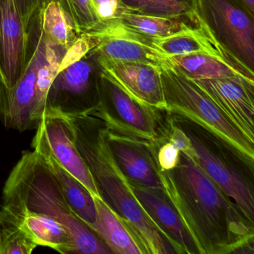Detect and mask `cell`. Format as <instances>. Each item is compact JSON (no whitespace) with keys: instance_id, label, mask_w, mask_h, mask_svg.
I'll return each mask as SVG.
<instances>
[{"instance_id":"9c48e42d","label":"cell","mask_w":254,"mask_h":254,"mask_svg":"<svg viewBox=\"0 0 254 254\" xmlns=\"http://www.w3.org/2000/svg\"><path fill=\"white\" fill-rule=\"evenodd\" d=\"M38 127L58 162L78 180L93 197H101L94 179L76 146L70 117L45 109Z\"/></svg>"},{"instance_id":"ba28073f","label":"cell","mask_w":254,"mask_h":254,"mask_svg":"<svg viewBox=\"0 0 254 254\" xmlns=\"http://www.w3.org/2000/svg\"><path fill=\"white\" fill-rule=\"evenodd\" d=\"M101 73L114 81L138 103L150 109L166 110L160 66L111 62L96 58Z\"/></svg>"},{"instance_id":"ac0fdd59","label":"cell","mask_w":254,"mask_h":254,"mask_svg":"<svg viewBox=\"0 0 254 254\" xmlns=\"http://www.w3.org/2000/svg\"><path fill=\"white\" fill-rule=\"evenodd\" d=\"M153 44L160 53L166 56L208 53L238 62L219 44L203 21L197 26H190L169 36L153 38Z\"/></svg>"},{"instance_id":"484cf974","label":"cell","mask_w":254,"mask_h":254,"mask_svg":"<svg viewBox=\"0 0 254 254\" xmlns=\"http://www.w3.org/2000/svg\"><path fill=\"white\" fill-rule=\"evenodd\" d=\"M78 36L90 34L102 26L91 0H57Z\"/></svg>"},{"instance_id":"d6986e66","label":"cell","mask_w":254,"mask_h":254,"mask_svg":"<svg viewBox=\"0 0 254 254\" xmlns=\"http://www.w3.org/2000/svg\"><path fill=\"white\" fill-rule=\"evenodd\" d=\"M102 90L111 100L113 107L123 123L122 127L136 137L147 141L154 140L155 127L152 117L146 108L138 103L114 81L101 73Z\"/></svg>"},{"instance_id":"2e32d148","label":"cell","mask_w":254,"mask_h":254,"mask_svg":"<svg viewBox=\"0 0 254 254\" xmlns=\"http://www.w3.org/2000/svg\"><path fill=\"white\" fill-rule=\"evenodd\" d=\"M167 62L191 80L240 78L254 80V72L241 64L216 55L194 53L166 56Z\"/></svg>"},{"instance_id":"30bf717a","label":"cell","mask_w":254,"mask_h":254,"mask_svg":"<svg viewBox=\"0 0 254 254\" xmlns=\"http://www.w3.org/2000/svg\"><path fill=\"white\" fill-rule=\"evenodd\" d=\"M254 144V80H193Z\"/></svg>"},{"instance_id":"8992f818","label":"cell","mask_w":254,"mask_h":254,"mask_svg":"<svg viewBox=\"0 0 254 254\" xmlns=\"http://www.w3.org/2000/svg\"><path fill=\"white\" fill-rule=\"evenodd\" d=\"M91 35L96 47L91 53L96 58L118 62H136L160 66L166 56L153 44V38L138 33L125 26L118 18L104 23Z\"/></svg>"},{"instance_id":"3957f363","label":"cell","mask_w":254,"mask_h":254,"mask_svg":"<svg viewBox=\"0 0 254 254\" xmlns=\"http://www.w3.org/2000/svg\"><path fill=\"white\" fill-rule=\"evenodd\" d=\"M2 207L50 215L69 232L74 254H111L106 244L70 209L56 177L40 153L25 151L2 190Z\"/></svg>"},{"instance_id":"4316f807","label":"cell","mask_w":254,"mask_h":254,"mask_svg":"<svg viewBox=\"0 0 254 254\" xmlns=\"http://www.w3.org/2000/svg\"><path fill=\"white\" fill-rule=\"evenodd\" d=\"M96 47V41L91 35H79L75 42L65 51L61 61L60 72L69 65L84 59Z\"/></svg>"},{"instance_id":"6da1fadb","label":"cell","mask_w":254,"mask_h":254,"mask_svg":"<svg viewBox=\"0 0 254 254\" xmlns=\"http://www.w3.org/2000/svg\"><path fill=\"white\" fill-rule=\"evenodd\" d=\"M157 174L162 188L198 254L238 252L254 242V223L190 156L180 153L172 170Z\"/></svg>"},{"instance_id":"1f68e13d","label":"cell","mask_w":254,"mask_h":254,"mask_svg":"<svg viewBox=\"0 0 254 254\" xmlns=\"http://www.w3.org/2000/svg\"><path fill=\"white\" fill-rule=\"evenodd\" d=\"M250 11L254 13V0H239Z\"/></svg>"},{"instance_id":"cb8c5ba5","label":"cell","mask_w":254,"mask_h":254,"mask_svg":"<svg viewBox=\"0 0 254 254\" xmlns=\"http://www.w3.org/2000/svg\"><path fill=\"white\" fill-rule=\"evenodd\" d=\"M62 57L59 49L46 43L45 59L38 70L35 83V103L32 114L35 129L44 115L49 92L60 72Z\"/></svg>"},{"instance_id":"277c9868","label":"cell","mask_w":254,"mask_h":254,"mask_svg":"<svg viewBox=\"0 0 254 254\" xmlns=\"http://www.w3.org/2000/svg\"><path fill=\"white\" fill-rule=\"evenodd\" d=\"M166 111L201 126L222 141L246 163H254V144L193 80L166 62L160 66Z\"/></svg>"},{"instance_id":"4fadbf2b","label":"cell","mask_w":254,"mask_h":254,"mask_svg":"<svg viewBox=\"0 0 254 254\" xmlns=\"http://www.w3.org/2000/svg\"><path fill=\"white\" fill-rule=\"evenodd\" d=\"M28 35L15 0H0V63L5 88H11L17 83L24 69Z\"/></svg>"},{"instance_id":"7c38bea8","label":"cell","mask_w":254,"mask_h":254,"mask_svg":"<svg viewBox=\"0 0 254 254\" xmlns=\"http://www.w3.org/2000/svg\"><path fill=\"white\" fill-rule=\"evenodd\" d=\"M131 185L138 201L175 254H198L194 241L163 189L148 188L133 183Z\"/></svg>"},{"instance_id":"8fae6325","label":"cell","mask_w":254,"mask_h":254,"mask_svg":"<svg viewBox=\"0 0 254 254\" xmlns=\"http://www.w3.org/2000/svg\"><path fill=\"white\" fill-rule=\"evenodd\" d=\"M186 132L191 141L194 152L193 159L237 205L246 218L254 223V192L248 183L233 166L211 149L199 136L193 132Z\"/></svg>"},{"instance_id":"603a6c76","label":"cell","mask_w":254,"mask_h":254,"mask_svg":"<svg viewBox=\"0 0 254 254\" xmlns=\"http://www.w3.org/2000/svg\"><path fill=\"white\" fill-rule=\"evenodd\" d=\"M118 19L129 29L153 38H164L190 26H197L182 19L145 15L123 8Z\"/></svg>"},{"instance_id":"5b68a950","label":"cell","mask_w":254,"mask_h":254,"mask_svg":"<svg viewBox=\"0 0 254 254\" xmlns=\"http://www.w3.org/2000/svg\"><path fill=\"white\" fill-rule=\"evenodd\" d=\"M196 8L219 44L239 63L254 71V13L239 0H197Z\"/></svg>"},{"instance_id":"e575fe53","label":"cell","mask_w":254,"mask_h":254,"mask_svg":"<svg viewBox=\"0 0 254 254\" xmlns=\"http://www.w3.org/2000/svg\"><path fill=\"white\" fill-rule=\"evenodd\" d=\"M193 2H194V5H195L196 7V5H197V0H193ZM196 9H197V8H196Z\"/></svg>"},{"instance_id":"d4e9b609","label":"cell","mask_w":254,"mask_h":254,"mask_svg":"<svg viewBox=\"0 0 254 254\" xmlns=\"http://www.w3.org/2000/svg\"><path fill=\"white\" fill-rule=\"evenodd\" d=\"M37 246L13 218L0 212V254H31Z\"/></svg>"},{"instance_id":"52a82bcc","label":"cell","mask_w":254,"mask_h":254,"mask_svg":"<svg viewBox=\"0 0 254 254\" xmlns=\"http://www.w3.org/2000/svg\"><path fill=\"white\" fill-rule=\"evenodd\" d=\"M45 55L46 43L40 29L35 50L18 81L11 88L4 87L2 90L0 99V121L6 128L19 132L35 129L32 120L35 83Z\"/></svg>"},{"instance_id":"44dd1931","label":"cell","mask_w":254,"mask_h":254,"mask_svg":"<svg viewBox=\"0 0 254 254\" xmlns=\"http://www.w3.org/2000/svg\"><path fill=\"white\" fill-rule=\"evenodd\" d=\"M37 19L44 41L49 45L65 52L78 38V34L57 0L49 2Z\"/></svg>"},{"instance_id":"d6a6232c","label":"cell","mask_w":254,"mask_h":254,"mask_svg":"<svg viewBox=\"0 0 254 254\" xmlns=\"http://www.w3.org/2000/svg\"><path fill=\"white\" fill-rule=\"evenodd\" d=\"M0 79H1V81H2L4 87H6V84H5V76H4L3 72H2V66H1V63H0Z\"/></svg>"},{"instance_id":"83f0119b","label":"cell","mask_w":254,"mask_h":254,"mask_svg":"<svg viewBox=\"0 0 254 254\" xmlns=\"http://www.w3.org/2000/svg\"><path fill=\"white\" fill-rule=\"evenodd\" d=\"M52 0H15L17 10L25 32L29 35V29L37 20L42 10Z\"/></svg>"},{"instance_id":"9a60e30c","label":"cell","mask_w":254,"mask_h":254,"mask_svg":"<svg viewBox=\"0 0 254 254\" xmlns=\"http://www.w3.org/2000/svg\"><path fill=\"white\" fill-rule=\"evenodd\" d=\"M32 140L34 150L41 154L60 184L64 195L74 213L90 227L96 218L94 197L88 190L55 158L39 127Z\"/></svg>"},{"instance_id":"f546056e","label":"cell","mask_w":254,"mask_h":254,"mask_svg":"<svg viewBox=\"0 0 254 254\" xmlns=\"http://www.w3.org/2000/svg\"><path fill=\"white\" fill-rule=\"evenodd\" d=\"M181 151L172 143L167 142L160 147L155 159L157 167L163 171H169L176 167L179 162Z\"/></svg>"},{"instance_id":"e0dca14e","label":"cell","mask_w":254,"mask_h":254,"mask_svg":"<svg viewBox=\"0 0 254 254\" xmlns=\"http://www.w3.org/2000/svg\"><path fill=\"white\" fill-rule=\"evenodd\" d=\"M14 220L38 246L48 247L61 254H74L73 244L67 229L50 215L29 211H13L1 207Z\"/></svg>"},{"instance_id":"5bb4252c","label":"cell","mask_w":254,"mask_h":254,"mask_svg":"<svg viewBox=\"0 0 254 254\" xmlns=\"http://www.w3.org/2000/svg\"><path fill=\"white\" fill-rule=\"evenodd\" d=\"M106 125L111 151L127 179L142 187L163 189L157 174L155 159H151L147 154L148 151H145L149 145L147 140L136 138V136L134 138L116 134L107 123Z\"/></svg>"},{"instance_id":"ffe728a7","label":"cell","mask_w":254,"mask_h":254,"mask_svg":"<svg viewBox=\"0 0 254 254\" xmlns=\"http://www.w3.org/2000/svg\"><path fill=\"white\" fill-rule=\"evenodd\" d=\"M94 197L96 221L90 228L106 244L112 254H143L139 244L115 212L102 200Z\"/></svg>"},{"instance_id":"836d02e7","label":"cell","mask_w":254,"mask_h":254,"mask_svg":"<svg viewBox=\"0 0 254 254\" xmlns=\"http://www.w3.org/2000/svg\"><path fill=\"white\" fill-rule=\"evenodd\" d=\"M4 85L2 84V81L0 79V99H1V95H2V90H3Z\"/></svg>"},{"instance_id":"f1b7e54d","label":"cell","mask_w":254,"mask_h":254,"mask_svg":"<svg viewBox=\"0 0 254 254\" xmlns=\"http://www.w3.org/2000/svg\"><path fill=\"white\" fill-rule=\"evenodd\" d=\"M102 24L118 18L123 7L119 0H91Z\"/></svg>"},{"instance_id":"7a4b0ae2","label":"cell","mask_w":254,"mask_h":254,"mask_svg":"<svg viewBox=\"0 0 254 254\" xmlns=\"http://www.w3.org/2000/svg\"><path fill=\"white\" fill-rule=\"evenodd\" d=\"M69 117L77 148L101 197L135 238L143 254H175L138 201L131 183L115 160L108 142L105 120L93 111Z\"/></svg>"},{"instance_id":"7402d4cb","label":"cell","mask_w":254,"mask_h":254,"mask_svg":"<svg viewBox=\"0 0 254 254\" xmlns=\"http://www.w3.org/2000/svg\"><path fill=\"white\" fill-rule=\"evenodd\" d=\"M123 9L145 15L187 20L194 25L201 23L193 0H119Z\"/></svg>"},{"instance_id":"4dcf8cb0","label":"cell","mask_w":254,"mask_h":254,"mask_svg":"<svg viewBox=\"0 0 254 254\" xmlns=\"http://www.w3.org/2000/svg\"><path fill=\"white\" fill-rule=\"evenodd\" d=\"M169 142H172L181 152L184 153L192 158L194 157L191 141L187 132L182 129L178 127H174Z\"/></svg>"}]
</instances>
